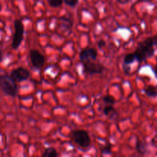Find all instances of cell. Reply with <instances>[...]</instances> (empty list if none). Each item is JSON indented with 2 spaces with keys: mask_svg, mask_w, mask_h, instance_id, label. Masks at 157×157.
Returning a JSON list of instances; mask_svg holds the SVG:
<instances>
[{
  "mask_svg": "<svg viewBox=\"0 0 157 157\" xmlns=\"http://www.w3.org/2000/svg\"><path fill=\"white\" fill-rule=\"evenodd\" d=\"M157 44V35L149 37L138 43L136 49L133 52L136 60L139 63L146 61L154 55L155 46Z\"/></svg>",
  "mask_w": 157,
  "mask_h": 157,
  "instance_id": "cell-1",
  "label": "cell"
},
{
  "mask_svg": "<svg viewBox=\"0 0 157 157\" xmlns=\"http://www.w3.org/2000/svg\"><path fill=\"white\" fill-rule=\"evenodd\" d=\"M0 88L6 94L13 98L18 94L16 81L8 75H0Z\"/></svg>",
  "mask_w": 157,
  "mask_h": 157,
  "instance_id": "cell-2",
  "label": "cell"
},
{
  "mask_svg": "<svg viewBox=\"0 0 157 157\" xmlns=\"http://www.w3.org/2000/svg\"><path fill=\"white\" fill-rule=\"evenodd\" d=\"M72 140L77 145L84 149L88 148L91 143L88 133L84 130H74L72 132Z\"/></svg>",
  "mask_w": 157,
  "mask_h": 157,
  "instance_id": "cell-3",
  "label": "cell"
},
{
  "mask_svg": "<svg viewBox=\"0 0 157 157\" xmlns=\"http://www.w3.org/2000/svg\"><path fill=\"white\" fill-rule=\"evenodd\" d=\"M14 27H15V32H14L13 37H12V46L13 49L16 50L19 48L21 41L24 37V25L21 20L16 19L14 21Z\"/></svg>",
  "mask_w": 157,
  "mask_h": 157,
  "instance_id": "cell-4",
  "label": "cell"
},
{
  "mask_svg": "<svg viewBox=\"0 0 157 157\" xmlns=\"http://www.w3.org/2000/svg\"><path fill=\"white\" fill-rule=\"evenodd\" d=\"M94 61H87L83 62V71L90 75L102 74L104 71V66L101 63Z\"/></svg>",
  "mask_w": 157,
  "mask_h": 157,
  "instance_id": "cell-5",
  "label": "cell"
},
{
  "mask_svg": "<svg viewBox=\"0 0 157 157\" xmlns=\"http://www.w3.org/2000/svg\"><path fill=\"white\" fill-rule=\"evenodd\" d=\"M29 57H30L31 62L34 67L37 69H41L45 63V58L44 55L38 52V50L32 49L29 52Z\"/></svg>",
  "mask_w": 157,
  "mask_h": 157,
  "instance_id": "cell-6",
  "label": "cell"
},
{
  "mask_svg": "<svg viewBox=\"0 0 157 157\" xmlns=\"http://www.w3.org/2000/svg\"><path fill=\"white\" fill-rule=\"evenodd\" d=\"M29 75H30V74H29V71L27 69L24 68L22 67H19L12 71L11 72L10 76L16 82H22V81H26L29 78Z\"/></svg>",
  "mask_w": 157,
  "mask_h": 157,
  "instance_id": "cell-7",
  "label": "cell"
},
{
  "mask_svg": "<svg viewBox=\"0 0 157 157\" xmlns=\"http://www.w3.org/2000/svg\"><path fill=\"white\" fill-rule=\"evenodd\" d=\"M98 57V52L93 48H87L80 52L79 58L82 62L87 61H95Z\"/></svg>",
  "mask_w": 157,
  "mask_h": 157,
  "instance_id": "cell-8",
  "label": "cell"
},
{
  "mask_svg": "<svg viewBox=\"0 0 157 157\" xmlns=\"http://www.w3.org/2000/svg\"><path fill=\"white\" fill-rule=\"evenodd\" d=\"M136 149L138 153H140V155H145L147 152V144L144 143V141L137 140L136 145Z\"/></svg>",
  "mask_w": 157,
  "mask_h": 157,
  "instance_id": "cell-9",
  "label": "cell"
},
{
  "mask_svg": "<svg viewBox=\"0 0 157 157\" xmlns=\"http://www.w3.org/2000/svg\"><path fill=\"white\" fill-rule=\"evenodd\" d=\"M104 113L107 117H110V118H113V117H116L117 114V110H115L113 105H106L104 108Z\"/></svg>",
  "mask_w": 157,
  "mask_h": 157,
  "instance_id": "cell-10",
  "label": "cell"
},
{
  "mask_svg": "<svg viewBox=\"0 0 157 157\" xmlns=\"http://www.w3.org/2000/svg\"><path fill=\"white\" fill-rule=\"evenodd\" d=\"M144 92L147 94V96L150 97V98H156L157 96V88L155 86H147L144 90Z\"/></svg>",
  "mask_w": 157,
  "mask_h": 157,
  "instance_id": "cell-11",
  "label": "cell"
},
{
  "mask_svg": "<svg viewBox=\"0 0 157 157\" xmlns=\"http://www.w3.org/2000/svg\"><path fill=\"white\" fill-rule=\"evenodd\" d=\"M58 156V152L54 147H48V148L45 149L44 153H42L43 157H57Z\"/></svg>",
  "mask_w": 157,
  "mask_h": 157,
  "instance_id": "cell-12",
  "label": "cell"
},
{
  "mask_svg": "<svg viewBox=\"0 0 157 157\" xmlns=\"http://www.w3.org/2000/svg\"><path fill=\"white\" fill-rule=\"evenodd\" d=\"M135 60H136V57H135L134 53L127 54L124 59V64L130 65V64H133Z\"/></svg>",
  "mask_w": 157,
  "mask_h": 157,
  "instance_id": "cell-13",
  "label": "cell"
},
{
  "mask_svg": "<svg viewBox=\"0 0 157 157\" xmlns=\"http://www.w3.org/2000/svg\"><path fill=\"white\" fill-rule=\"evenodd\" d=\"M103 101L106 105H113L116 103L115 98L110 95H106L103 98Z\"/></svg>",
  "mask_w": 157,
  "mask_h": 157,
  "instance_id": "cell-14",
  "label": "cell"
},
{
  "mask_svg": "<svg viewBox=\"0 0 157 157\" xmlns=\"http://www.w3.org/2000/svg\"><path fill=\"white\" fill-rule=\"evenodd\" d=\"M64 0H48L49 6L54 8H59L62 6Z\"/></svg>",
  "mask_w": 157,
  "mask_h": 157,
  "instance_id": "cell-15",
  "label": "cell"
},
{
  "mask_svg": "<svg viewBox=\"0 0 157 157\" xmlns=\"http://www.w3.org/2000/svg\"><path fill=\"white\" fill-rule=\"evenodd\" d=\"M101 154L102 155H110L111 154V146H107V147H104V148L101 149Z\"/></svg>",
  "mask_w": 157,
  "mask_h": 157,
  "instance_id": "cell-16",
  "label": "cell"
},
{
  "mask_svg": "<svg viewBox=\"0 0 157 157\" xmlns=\"http://www.w3.org/2000/svg\"><path fill=\"white\" fill-rule=\"evenodd\" d=\"M79 0H64V3L70 7H75L77 6Z\"/></svg>",
  "mask_w": 157,
  "mask_h": 157,
  "instance_id": "cell-17",
  "label": "cell"
},
{
  "mask_svg": "<svg viewBox=\"0 0 157 157\" xmlns=\"http://www.w3.org/2000/svg\"><path fill=\"white\" fill-rule=\"evenodd\" d=\"M123 69H124V71L125 72L127 75H128L130 71V66L127 65V64H124V65H123Z\"/></svg>",
  "mask_w": 157,
  "mask_h": 157,
  "instance_id": "cell-18",
  "label": "cell"
},
{
  "mask_svg": "<svg viewBox=\"0 0 157 157\" xmlns=\"http://www.w3.org/2000/svg\"><path fill=\"white\" fill-rule=\"evenodd\" d=\"M105 44H106V43L104 40H100V41L98 42V47H99V48H101L102 47H104Z\"/></svg>",
  "mask_w": 157,
  "mask_h": 157,
  "instance_id": "cell-19",
  "label": "cell"
},
{
  "mask_svg": "<svg viewBox=\"0 0 157 157\" xmlns=\"http://www.w3.org/2000/svg\"><path fill=\"white\" fill-rule=\"evenodd\" d=\"M117 2L118 3H120V4H127V3L130 2V0H117Z\"/></svg>",
  "mask_w": 157,
  "mask_h": 157,
  "instance_id": "cell-20",
  "label": "cell"
},
{
  "mask_svg": "<svg viewBox=\"0 0 157 157\" xmlns=\"http://www.w3.org/2000/svg\"><path fill=\"white\" fill-rule=\"evenodd\" d=\"M154 72H155V75H156V76L157 77V64L156 66L155 67V69H154Z\"/></svg>",
  "mask_w": 157,
  "mask_h": 157,
  "instance_id": "cell-21",
  "label": "cell"
},
{
  "mask_svg": "<svg viewBox=\"0 0 157 157\" xmlns=\"http://www.w3.org/2000/svg\"><path fill=\"white\" fill-rule=\"evenodd\" d=\"M2 51H0V61H2Z\"/></svg>",
  "mask_w": 157,
  "mask_h": 157,
  "instance_id": "cell-22",
  "label": "cell"
}]
</instances>
